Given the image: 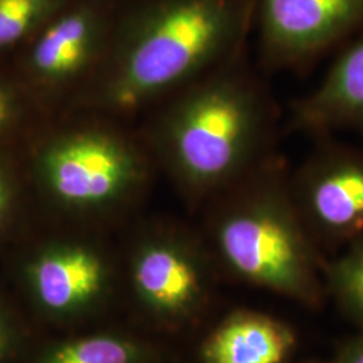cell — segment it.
Instances as JSON below:
<instances>
[{"mask_svg":"<svg viewBox=\"0 0 363 363\" xmlns=\"http://www.w3.org/2000/svg\"><path fill=\"white\" fill-rule=\"evenodd\" d=\"M294 343L284 325L264 316L241 315L210 337L205 358L208 363H283Z\"/></svg>","mask_w":363,"mask_h":363,"instance_id":"cell-11","label":"cell"},{"mask_svg":"<svg viewBox=\"0 0 363 363\" xmlns=\"http://www.w3.org/2000/svg\"><path fill=\"white\" fill-rule=\"evenodd\" d=\"M257 65L301 72L363 31V0H256Z\"/></svg>","mask_w":363,"mask_h":363,"instance_id":"cell-6","label":"cell"},{"mask_svg":"<svg viewBox=\"0 0 363 363\" xmlns=\"http://www.w3.org/2000/svg\"><path fill=\"white\" fill-rule=\"evenodd\" d=\"M289 174L279 151L217 194L226 203L214 223V241L220 257L241 276L306 296L315 283L318 253L292 199Z\"/></svg>","mask_w":363,"mask_h":363,"instance_id":"cell-4","label":"cell"},{"mask_svg":"<svg viewBox=\"0 0 363 363\" xmlns=\"http://www.w3.org/2000/svg\"><path fill=\"white\" fill-rule=\"evenodd\" d=\"M28 271L40 301L57 311L89 300L105 276L101 256L81 242H55L45 247L31 261Z\"/></svg>","mask_w":363,"mask_h":363,"instance_id":"cell-9","label":"cell"},{"mask_svg":"<svg viewBox=\"0 0 363 363\" xmlns=\"http://www.w3.org/2000/svg\"><path fill=\"white\" fill-rule=\"evenodd\" d=\"M27 183L77 211L116 206L156 171L138 128L82 112L49 118L21 147Z\"/></svg>","mask_w":363,"mask_h":363,"instance_id":"cell-3","label":"cell"},{"mask_svg":"<svg viewBox=\"0 0 363 363\" xmlns=\"http://www.w3.org/2000/svg\"><path fill=\"white\" fill-rule=\"evenodd\" d=\"M255 15L256 0H118L104 61L64 113L133 123L247 50Z\"/></svg>","mask_w":363,"mask_h":363,"instance_id":"cell-1","label":"cell"},{"mask_svg":"<svg viewBox=\"0 0 363 363\" xmlns=\"http://www.w3.org/2000/svg\"><path fill=\"white\" fill-rule=\"evenodd\" d=\"M130 346L113 337L82 339L58 349L46 363H130Z\"/></svg>","mask_w":363,"mask_h":363,"instance_id":"cell-14","label":"cell"},{"mask_svg":"<svg viewBox=\"0 0 363 363\" xmlns=\"http://www.w3.org/2000/svg\"><path fill=\"white\" fill-rule=\"evenodd\" d=\"M23 183L27 178L21 150L0 145V230L7 225Z\"/></svg>","mask_w":363,"mask_h":363,"instance_id":"cell-15","label":"cell"},{"mask_svg":"<svg viewBox=\"0 0 363 363\" xmlns=\"http://www.w3.org/2000/svg\"><path fill=\"white\" fill-rule=\"evenodd\" d=\"M135 280L154 304L175 310L194 298L199 274L191 255L181 244L151 241L136 255Z\"/></svg>","mask_w":363,"mask_h":363,"instance_id":"cell-10","label":"cell"},{"mask_svg":"<svg viewBox=\"0 0 363 363\" xmlns=\"http://www.w3.org/2000/svg\"><path fill=\"white\" fill-rule=\"evenodd\" d=\"M265 76L247 49L148 109L136 128L156 169L216 196L279 152L284 123Z\"/></svg>","mask_w":363,"mask_h":363,"instance_id":"cell-2","label":"cell"},{"mask_svg":"<svg viewBox=\"0 0 363 363\" xmlns=\"http://www.w3.org/2000/svg\"><path fill=\"white\" fill-rule=\"evenodd\" d=\"M347 363H363V345L351 354L350 359Z\"/></svg>","mask_w":363,"mask_h":363,"instance_id":"cell-17","label":"cell"},{"mask_svg":"<svg viewBox=\"0 0 363 363\" xmlns=\"http://www.w3.org/2000/svg\"><path fill=\"white\" fill-rule=\"evenodd\" d=\"M72 0H0V61L26 45Z\"/></svg>","mask_w":363,"mask_h":363,"instance_id":"cell-13","label":"cell"},{"mask_svg":"<svg viewBox=\"0 0 363 363\" xmlns=\"http://www.w3.org/2000/svg\"><path fill=\"white\" fill-rule=\"evenodd\" d=\"M49 118L9 60L0 61V145L21 150Z\"/></svg>","mask_w":363,"mask_h":363,"instance_id":"cell-12","label":"cell"},{"mask_svg":"<svg viewBox=\"0 0 363 363\" xmlns=\"http://www.w3.org/2000/svg\"><path fill=\"white\" fill-rule=\"evenodd\" d=\"M312 139L310 154L291 167L292 199L315 244L351 242L363 235V148L335 135Z\"/></svg>","mask_w":363,"mask_h":363,"instance_id":"cell-7","label":"cell"},{"mask_svg":"<svg viewBox=\"0 0 363 363\" xmlns=\"http://www.w3.org/2000/svg\"><path fill=\"white\" fill-rule=\"evenodd\" d=\"M3 346H4V334H3V330L0 327V352L3 350Z\"/></svg>","mask_w":363,"mask_h":363,"instance_id":"cell-18","label":"cell"},{"mask_svg":"<svg viewBox=\"0 0 363 363\" xmlns=\"http://www.w3.org/2000/svg\"><path fill=\"white\" fill-rule=\"evenodd\" d=\"M284 132H352L363 139V31L343 46L322 82L292 104Z\"/></svg>","mask_w":363,"mask_h":363,"instance_id":"cell-8","label":"cell"},{"mask_svg":"<svg viewBox=\"0 0 363 363\" xmlns=\"http://www.w3.org/2000/svg\"><path fill=\"white\" fill-rule=\"evenodd\" d=\"M118 0H72L9 60L50 117L64 113L108 52Z\"/></svg>","mask_w":363,"mask_h":363,"instance_id":"cell-5","label":"cell"},{"mask_svg":"<svg viewBox=\"0 0 363 363\" xmlns=\"http://www.w3.org/2000/svg\"><path fill=\"white\" fill-rule=\"evenodd\" d=\"M333 274L343 296L363 313V235L351 241L349 252L334 264Z\"/></svg>","mask_w":363,"mask_h":363,"instance_id":"cell-16","label":"cell"}]
</instances>
